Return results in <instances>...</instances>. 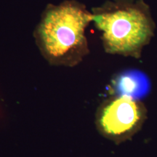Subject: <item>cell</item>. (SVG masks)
Returning a JSON list of instances; mask_svg holds the SVG:
<instances>
[{
  "mask_svg": "<svg viewBox=\"0 0 157 157\" xmlns=\"http://www.w3.org/2000/svg\"><path fill=\"white\" fill-rule=\"evenodd\" d=\"M146 116V107L140 101L114 96L98 107L96 128L102 136L119 144L132 138L140 130Z\"/></svg>",
  "mask_w": 157,
  "mask_h": 157,
  "instance_id": "obj_3",
  "label": "cell"
},
{
  "mask_svg": "<svg viewBox=\"0 0 157 157\" xmlns=\"http://www.w3.org/2000/svg\"><path fill=\"white\" fill-rule=\"evenodd\" d=\"M93 21L101 31L107 52L136 58L155 29L148 6L142 0L108 2L94 10Z\"/></svg>",
  "mask_w": 157,
  "mask_h": 157,
  "instance_id": "obj_2",
  "label": "cell"
},
{
  "mask_svg": "<svg viewBox=\"0 0 157 157\" xmlns=\"http://www.w3.org/2000/svg\"><path fill=\"white\" fill-rule=\"evenodd\" d=\"M111 88L115 96L140 101L150 92L151 82L148 76L140 71L127 70L113 78Z\"/></svg>",
  "mask_w": 157,
  "mask_h": 157,
  "instance_id": "obj_4",
  "label": "cell"
},
{
  "mask_svg": "<svg viewBox=\"0 0 157 157\" xmlns=\"http://www.w3.org/2000/svg\"><path fill=\"white\" fill-rule=\"evenodd\" d=\"M91 21L93 13L77 2L49 5L34 34L45 60L57 66L79 63L89 52L85 30Z\"/></svg>",
  "mask_w": 157,
  "mask_h": 157,
  "instance_id": "obj_1",
  "label": "cell"
}]
</instances>
